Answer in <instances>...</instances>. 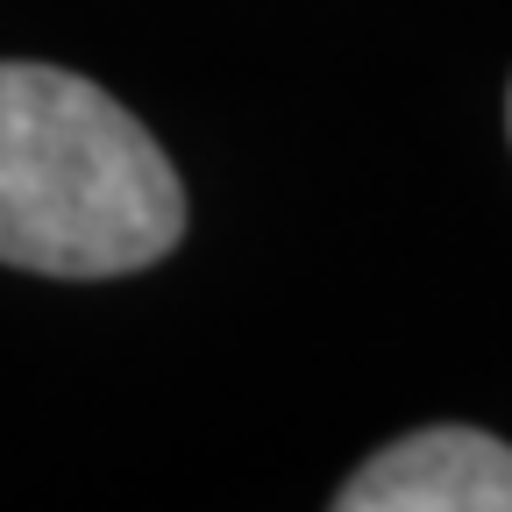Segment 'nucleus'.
<instances>
[{"instance_id":"f257e3e1","label":"nucleus","mask_w":512,"mask_h":512,"mask_svg":"<svg viewBox=\"0 0 512 512\" xmlns=\"http://www.w3.org/2000/svg\"><path fill=\"white\" fill-rule=\"evenodd\" d=\"M185 235V185L93 79L0 64V264L43 278L150 271Z\"/></svg>"},{"instance_id":"f03ea898","label":"nucleus","mask_w":512,"mask_h":512,"mask_svg":"<svg viewBox=\"0 0 512 512\" xmlns=\"http://www.w3.org/2000/svg\"><path fill=\"white\" fill-rule=\"evenodd\" d=\"M342 512H512V448L484 427H420L335 491Z\"/></svg>"},{"instance_id":"7ed1b4c3","label":"nucleus","mask_w":512,"mask_h":512,"mask_svg":"<svg viewBox=\"0 0 512 512\" xmlns=\"http://www.w3.org/2000/svg\"><path fill=\"white\" fill-rule=\"evenodd\" d=\"M505 121H512V100H505Z\"/></svg>"}]
</instances>
